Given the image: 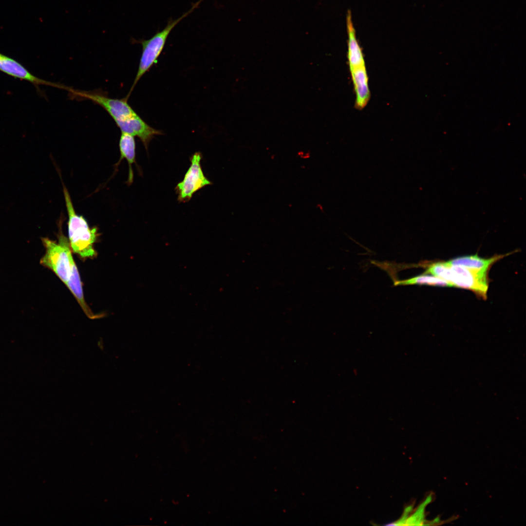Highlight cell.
Here are the masks:
<instances>
[{
    "label": "cell",
    "mask_w": 526,
    "mask_h": 526,
    "mask_svg": "<svg viewBox=\"0 0 526 526\" xmlns=\"http://www.w3.org/2000/svg\"><path fill=\"white\" fill-rule=\"evenodd\" d=\"M63 191L68 216V231L70 247L81 258L94 257L96 254L94 244L97 237V228H91L85 218L76 213L70 194L64 185Z\"/></svg>",
    "instance_id": "6da1fadb"
},
{
    "label": "cell",
    "mask_w": 526,
    "mask_h": 526,
    "mask_svg": "<svg viewBox=\"0 0 526 526\" xmlns=\"http://www.w3.org/2000/svg\"><path fill=\"white\" fill-rule=\"evenodd\" d=\"M202 0H200L192 5L191 8L180 17L173 20L169 19L166 26L161 31L157 32L151 38L148 40H135L141 44L142 52L140 59L138 69L131 90L126 97L129 98L136 84L142 76L151 67L156 63L162 52L168 37L172 29L184 18L188 16L197 8Z\"/></svg>",
    "instance_id": "7a4b0ae2"
},
{
    "label": "cell",
    "mask_w": 526,
    "mask_h": 526,
    "mask_svg": "<svg viewBox=\"0 0 526 526\" xmlns=\"http://www.w3.org/2000/svg\"><path fill=\"white\" fill-rule=\"evenodd\" d=\"M41 240L45 252L40 259V264L52 270L65 284L71 276L74 261L68 239L60 234L58 243L48 238Z\"/></svg>",
    "instance_id": "3957f363"
},
{
    "label": "cell",
    "mask_w": 526,
    "mask_h": 526,
    "mask_svg": "<svg viewBox=\"0 0 526 526\" xmlns=\"http://www.w3.org/2000/svg\"><path fill=\"white\" fill-rule=\"evenodd\" d=\"M488 271L473 270L446 262L440 278L451 283L453 287L470 290L486 299L488 290Z\"/></svg>",
    "instance_id": "277c9868"
},
{
    "label": "cell",
    "mask_w": 526,
    "mask_h": 526,
    "mask_svg": "<svg viewBox=\"0 0 526 526\" xmlns=\"http://www.w3.org/2000/svg\"><path fill=\"white\" fill-rule=\"evenodd\" d=\"M346 27L348 34L347 57L354 90L362 92L368 88V77L362 49L356 37L351 13L347 12Z\"/></svg>",
    "instance_id": "5b68a950"
},
{
    "label": "cell",
    "mask_w": 526,
    "mask_h": 526,
    "mask_svg": "<svg viewBox=\"0 0 526 526\" xmlns=\"http://www.w3.org/2000/svg\"><path fill=\"white\" fill-rule=\"evenodd\" d=\"M73 95L87 99L101 106L113 118L120 129L133 116L137 114L128 103V98H112L97 92L76 90L69 88L68 91Z\"/></svg>",
    "instance_id": "8992f818"
},
{
    "label": "cell",
    "mask_w": 526,
    "mask_h": 526,
    "mask_svg": "<svg viewBox=\"0 0 526 526\" xmlns=\"http://www.w3.org/2000/svg\"><path fill=\"white\" fill-rule=\"evenodd\" d=\"M202 158V155L200 152H196L191 156L188 170L183 180L178 183L175 188L178 201L180 203L188 202L196 192L212 184L203 171L201 165Z\"/></svg>",
    "instance_id": "52a82bcc"
},
{
    "label": "cell",
    "mask_w": 526,
    "mask_h": 526,
    "mask_svg": "<svg viewBox=\"0 0 526 526\" xmlns=\"http://www.w3.org/2000/svg\"><path fill=\"white\" fill-rule=\"evenodd\" d=\"M0 71L15 78L27 81L32 84L39 93V86L44 85L65 89L66 87L41 79L30 73L23 65L14 58L0 53Z\"/></svg>",
    "instance_id": "ba28073f"
},
{
    "label": "cell",
    "mask_w": 526,
    "mask_h": 526,
    "mask_svg": "<svg viewBox=\"0 0 526 526\" xmlns=\"http://www.w3.org/2000/svg\"><path fill=\"white\" fill-rule=\"evenodd\" d=\"M506 255H496L490 258H483L476 254L455 258L447 262L452 265L461 266L473 270L488 271L495 262Z\"/></svg>",
    "instance_id": "9c48e42d"
},
{
    "label": "cell",
    "mask_w": 526,
    "mask_h": 526,
    "mask_svg": "<svg viewBox=\"0 0 526 526\" xmlns=\"http://www.w3.org/2000/svg\"><path fill=\"white\" fill-rule=\"evenodd\" d=\"M120 157L116 165H118L123 159H125L129 165V176L127 183L129 185L133 182V173L132 165L136 163L135 142L134 136L121 132L119 141Z\"/></svg>",
    "instance_id": "30bf717a"
},
{
    "label": "cell",
    "mask_w": 526,
    "mask_h": 526,
    "mask_svg": "<svg viewBox=\"0 0 526 526\" xmlns=\"http://www.w3.org/2000/svg\"><path fill=\"white\" fill-rule=\"evenodd\" d=\"M65 285L74 295L86 315L91 319L97 318V316L94 315L85 301L82 282L75 261L72 264L71 276Z\"/></svg>",
    "instance_id": "8fae6325"
},
{
    "label": "cell",
    "mask_w": 526,
    "mask_h": 526,
    "mask_svg": "<svg viewBox=\"0 0 526 526\" xmlns=\"http://www.w3.org/2000/svg\"><path fill=\"white\" fill-rule=\"evenodd\" d=\"M395 285H428L440 286L453 287L450 282L437 277L423 274L409 279L397 281Z\"/></svg>",
    "instance_id": "7c38bea8"
}]
</instances>
